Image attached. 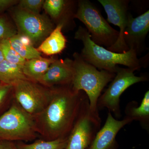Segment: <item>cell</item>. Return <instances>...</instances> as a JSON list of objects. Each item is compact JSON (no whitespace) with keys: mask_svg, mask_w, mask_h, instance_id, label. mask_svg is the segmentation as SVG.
I'll return each instance as SVG.
<instances>
[{"mask_svg":"<svg viewBox=\"0 0 149 149\" xmlns=\"http://www.w3.org/2000/svg\"><path fill=\"white\" fill-rule=\"evenodd\" d=\"M87 98L71 85L52 89L48 105L34 117L37 133L49 141L68 137Z\"/></svg>","mask_w":149,"mask_h":149,"instance_id":"1","label":"cell"},{"mask_svg":"<svg viewBox=\"0 0 149 149\" xmlns=\"http://www.w3.org/2000/svg\"><path fill=\"white\" fill-rule=\"evenodd\" d=\"M74 38L83 43V49L80 54L82 58L100 70H106L116 74L118 65L136 70L144 67L143 61L138 58L134 50L130 49L123 53L108 50L94 43L85 27L79 26L74 34Z\"/></svg>","mask_w":149,"mask_h":149,"instance_id":"2","label":"cell"},{"mask_svg":"<svg viewBox=\"0 0 149 149\" xmlns=\"http://www.w3.org/2000/svg\"><path fill=\"white\" fill-rule=\"evenodd\" d=\"M74 73L71 84L73 91H84L88 97L91 112L100 117L97 102L102 91L111 81L115 73L105 70H98L96 68L84 60L80 54H73Z\"/></svg>","mask_w":149,"mask_h":149,"instance_id":"3","label":"cell"},{"mask_svg":"<svg viewBox=\"0 0 149 149\" xmlns=\"http://www.w3.org/2000/svg\"><path fill=\"white\" fill-rule=\"evenodd\" d=\"M74 18L85 24L91 40L98 45L109 47L118 39L119 31L110 25L96 6L89 0L77 1Z\"/></svg>","mask_w":149,"mask_h":149,"instance_id":"4","label":"cell"},{"mask_svg":"<svg viewBox=\"0 0 149 149\" xmlns=\"http://www.w3.org/2000/svg\"><path fill=\"white\" fill-rule=\"evenodd\" d=\"M37 133L34 116L16 101L0 116V141H31L36 138Z\"/></svg>","mask_w":149,"mask_h":149,"instance_id":"5","label":"cell"},{"mask_svg":"<svg viewBox=\"0 0 149 149\" xmlns=\"http://www.w3.org/2000/svg\"><path fill=\"white\" fill-rule=\"evenodd\" d=\"M136 69L118 68L115 76L104 93L100 96L97 108H106L115 116L120 118V98L123 92L130 86L140 82L146 81L145 76H137L134 74Z\"/></svg>","mask_w":149,"mask_h":149,"instance_id":"6","label":"cell"},{"mask_svg":"<svg viewBox=\"0 0 149 149\" xmlns=\"http://www.w3.org/2000/svg\"><path fill=\"white\" fill-rule=\"evenodd\" d=\"M101 120L91 112L88 98L70 131L65 149H86L93 142L100 130Z\"/></svg>","mask_w":149,"mask_h":149,"instance_id":"7","label":"cell"},{"mask_svg":"<svg viewBox=\"0 0 149 149\" xmlns=\"http://www.w3.org/2000/svg\"><path fill=\"white\" fill-rule=\"evenodd\" d=\"M15 101L33 116L45 109L50 101L52 90H49L29 80H20L13 85Z\"/></svg>","mask_w":149,"mask_h":149,"instance_id":"8","label":"cell"},{"mask_svg":"<svg viewBox=\"0 0 149 149\" xmlns=\"http://www.w3.org/2000/svg\"><path fill=\"white\" fill-rule=\"evenodd\" d=\"M13 16L18 34L28 37L33 45L42 43L54 29L45 15L36 14L17 8Z\"/></svg>","mask_w":149,"mask_h":149,"instance_id":"9","label":"cell"},{"mask_svg":"<svg viewBox=\"0 0 149 149\" xmlns=\"http://www.w3.org/2000/svg\"><path fill=\"white\" fill-rule=\"evenodd\" d=\"M103 7L107 16V22L118 26L120 29L118 39L114 45L107 48L108 50L123 53L128 52V47L123 39L124 31L128 23L129 1L127 0H98Z\"/></svg>","mask_w":149,"mask_h":149,"instance_id":"10","label":"cell"},{"mask_svg":"<svg viewBox=\"0 0 149 149\" xmlns=\"http://www.w3.org/2000/svg\"><path fill=\"white\" fill-rule=\"evenodd\" d=\"M149 31V11L136 18L129 14L123 39L128 50L132 49L137 55L145 50V40Z\"/></svg>","mask_w":149,"mask_h":149,"instance_id":"11","label":"cell"},{"mask_svg":"<svg viewBox=\"0 0 149 149\" xmlns=\"http://www.w3.org/2000/svg\"><path fill=\"white\" fill-rule=\"evenodd\" d=\"M74 73L73 60L69 58L56 59L38 83L48 87L71 85Z\"/></svg>","mask_w":149,"mask_h":149,"instance_id":"12","label":"cell"},{"mask_svg":"<svg viewBox=\"0 0 149 149\" xmlns=\"http://www.w3.org/2000/svg\"><path fill=\"white\" fill-rule=\"evenodd\" d=\"M125 117L122 120L115 118L109 112L104 126L96 133L89 149H112L116 143V138L119 130L125 125L132 122Z\"/></svg>","mask_w":149,"mask_h":149,"instance_id":"13","label":"cell"},{"mask_svg":"<svg viewBox=\"0 0 149 149\" xmlns=\"http://www.w3.org/2000/svg\"><path fill=\"white\" fill-rule=\"evenodd\" d=\"M73 2L65 0H46L43 8L52 18L58 21V24L62 23L64 27L70 17L74 18L76 12L71 10Z\"/></svg>","mask_w":149,"mask_h":149,"instance_id":"14","label":"cell"},{"mask_svg":"<svg viewBox=\"0 0 149 149\" xmlns=\"http://www.w3.org/2000/svg\"><path fill=\"white\" fill-rule=\"evenodd\" d=\"M64 25L59 23L37 48L41 53L48 56L61 53L66 47L67 40L62 32Z\"/></svg>","mask_w":149,"mask_h":149,"instance_id":"15","label":"cell"},{"mask_svg":"<svg viewBox=\"0 0 149 149\" xmlns=\"http://www.w3.org/2000/svg\"><path fill=\"white\" fill-rule=\"evenodd\" d=\"M56 60L41 56L27 60L23 68L24 75L29 80L38 83Z\"/></svg>","mask_w":149,"mask_h":149,"instance_id":"16","label":"cell"},{"mask_svg":"<svg viewBox=\"0 0 149 149\" xmlns=\"http://www.w3.org/2000/svg\"><path fill=\"white\" fill-rule=\"evenodd\" d=\"M126 118L132 121L138 120L141 123L144 128H148L149 121V91H147L144 95L141 103L136 107L134 103H130L126 107Z\"/></svg>","mask_w":149,"mask_h":149,"instance_id":"17","label":"cell"},{"mask_svg":"<svg viewBox=\"0 0 149 149\" xmlns=\"http://www.w3.org/2000/svg\"><path fill=\"white\" fill-rule=\"evenodd\" d=\"M23 68L4 60L0 63V82L13 86L20 80H29L24 75Z\"/></svg>","mask_w":149,"mask_h":149,"instance_id":"18","label":"cell"},{"mask_svg":"<svg viewBox=\"0 0 149 149\" xmlns=\"http://www.w3.org/2000/svg\"><path fill=\"white\" fill-rule=\"evenodd\" d=\"M68 137L53 140H37L30 144L19 143L15 146L17 149H65Z\"/></svg>","mask_w":149,"mask_h":149,"instance_id":"19","label":"cell"},{"mask_svg":"<svg viewBox=\"0 0 149 149\" xmlns=\"http://www.w3.org/2000/svg\"><path fill=\"white\" fill-rule=\"evenodd\" d=\"M11 45L22 58L27 60L41 57V53L32 45L23 43L18 33L8 39Z\"/></svg>","mask_w":149,"mask_h":149,"instance_id":"20","label":"cell"},{"mask_svg":"<svg viewBox=\"0 0 149 149\" xmlns=\"http://www.w3.org/2000/svg\"><path fill=\"white\" fill-rule=\"evenodd\" d=\"M0 47L2 51L5 60L10 63L23 67L26 60L22 58L13 48L8 39L3 40L0 42Z\"/></svg>","mask_w":149,"mask_h":149,"instance_id":"21","label":"cell"},{"mask_svg":"<svg viewBox=\"0 0 149 149\" xmlns=\"http://www.w3.org/2000/svg\"><path fill=\"white\" fill-rule=\"evenodd\" d=\"M14 26L4 15H0V42L8 40L17 34Z\"/></svg>","mask_w":149,"mask_h":149,"instance_id":"22","label":"cell"},{"mask_svg":"<svg viewBox=\"0 0 149 149\" xmlns=\"http://www.w3.org/2000/svg\"><path fill=\"white\" fill-rule=\"evenodd\" d=\"M44 0H21L18 2V8L32 13L39 14L43 8Z\"/></svg>","mask_w":149,"mask_h":149,"instance_id":"23","label":"cell"},{"mask_svg":"<svg viewBox=\"0 0 149 149\" xmlns=\"http://www.w3.org/2000/svg\"><path fill=\"white\" fill-rule=\"evenodd\" d=\"M13 91V86L1 83L0 84V111L4 107Z\"/></svg>","mask_w":149,"mask_h":149,"instance_id":"24","label":"cell"},{"mask_svg":"<svg viewBox=\"0 0 149 149\" xmlns=\"http://www.w3.org/2000/svg\"><path fill=\"white\" fill-rule=\"evenodd\" d=\"M19 2L17 0H0V15L5 11Z\"/></svg>","mask_w":149,"mask_h":149,"instance_id":"25","label":"cell"},{"mask_svg":"<svg viewBox=\"0 0 149 149\" xmlns=\"http://www.w3.org/2000/svg\"><path fill=\"white\" fill-rule=\"evenodd\" d=\"M0 149H16V148L12 142L0 141Z\"/></svg>","mask_w":149,"mask_h":149,"instance_id":"26","label":"cell"},{"mask_svg":"<svg viewBox=\"0 0 149 149\" xmlns=\"http://www.w3.org/2000/svg\"><path fill=\"white\" fill-rule=\"evenodd\" d=\"M4 60V57L1 48L0 47V63Z\"/></svg>","mask_w":149,"mask_h":149,"instance_id":"27","label":"cell"},{"mask_svg":"<svg viewBox=\"0 0 149 149\" xmlns=\"http://www.w3.org/2000/svg\"><path fill=\"white\" fill-rule=\"evenodd\" d=\"M1 82H0V84H1Z\"/></svg>","mask_w":149,"mask_h":149,"instance_id":"28","label":"cell"},{"mask_svg":"<svg viewBox=\"0 0 149 149\" xmlns=\"http://www.w3.org/2000/svg\"></svg>","mask_w":149,"mask_h":149,"instance_id":"29","label":"cell"}]
</instances>
